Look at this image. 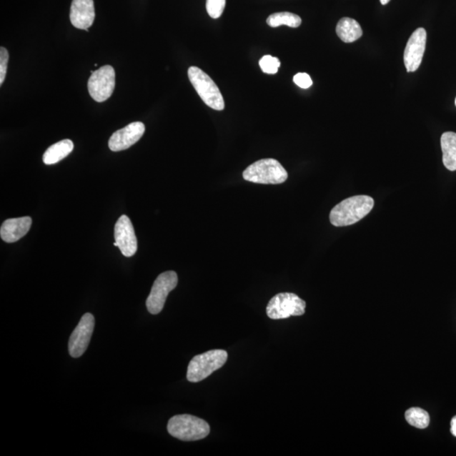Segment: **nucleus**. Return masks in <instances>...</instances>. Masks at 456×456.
<instances>
[{"instance_id": "obj_1", "label": "nucleus", "mask_w": 456, "mask_h": 456, "mask_svg": "<svg viewBox=\"0 0 456 456\" xmlns=\"http://www.w3.org/2000/svg\"><path fill=\"white\" fill-rule=\"evenodd\" d=\"M374 206L373 198L367 195H356L337 204L329 213V221L336 227L355 224L365 218Z\"/></svg>"}, {"instance_id": "obj_2", "label": "nucleus", "mask_w": 456, "mask_h": 456, "mask_svg": "<svg viewBox=\"0 0 456 456\" xmlns=\"http://www.w3.org/2000/svg\"><path fill=\"white\" fill-rule=\"evenodd\" d=\"M167 431L176 439L197 441L206 438L210 434L211 429L202 418L183 414L171 418L167 425Z\"/></svg>"}, {"instance_id": "obj_3", "label": "nucleus", "mask_w": 456, "mask_h": 456, "mask_svg": "<svg viewBox=\"0 0 456 456\" xmlns=\"http://www.w3.org/2000/svg\"><path fill=\"white\" fill-rule=\"evenodd\" d=\"M248 182L262 184H280L287 179V172L277 160L268 158L255 162L244 171Z\"/></svg>"}, {"instance_id": "obj_4", "label": "nucleus", "mask_w": 456, "mask_h": 456, "mask_svg": "<svg viewBox=\"0 0 456 456\" xmlns=\"http://www.w3.org/2000/svg\"><path fill=\"white\" fill-rule=\"evenodd\" d=\"M227 357L224 350L208 351L194 357L188 367L187 380L189 382L197 383L207 379L226 364Z\"/></svg>"}, {"instance_id": "obj_5", "label": "nucleus", "mask_w": 456, "mask_h": 456, "mask_svg": "<svg viewBox=\"0 0 456 456\" xmlns=\"http://www.w3.org/2000/svg\"><path fill=\"white\" fill-rule=\"evenodd\" d=\"M188 76L195 91L204 104L212 109H224L225 101L221 91L207 73L198 67L192 66L189 69Z\"/></svg>"}, {"instance_id": "obj_6", "label": "nucleus", "mask_w": 456, "mask_h": 456, "mask_svg": "<svg viewBox=\"0 0 456 456\" xmlns=\"http://www.w3.org/2000/svg\"><path fill=\"white\" fill-rule=\"evenodd\" d=\"M306 302L294 293L282 292L268 302L267 314L272 319H282L304 314Z\"/></svg>"}, {"instance_id": "obj_7", "label": "nucleus", "mask_w": 456, "mask_h": 456, "mask_svg": "<svg viewBox=\"0 0 456 456\" xmlns=\"http://www.w3.org/2000/svg\"><path fill=\"white\" fill-rule=\"evenodd\" d=\"M178 274L174 272H166L158 276L147 300V309L151 314L161 313L167 296L178 285Z\"/></svg>"}, {"instance_id": "obj_8", "label": "nucleus", "mask_w": 456, "mask_h": 456, "mask_svg": "<svg viewBox=\"0 0 456 456\" xmlns=\"http://www.w3.org/2000/svg\"><path fill=\"white\" fill-rule=\"evenodd\" d=\"M115 88V71L111 65H105L93 71L88 81V91L91 99L102 102L113 95Z\"/></svg>"}, {"instance_id": "obj_9", "label": "nucleus", "mask_w": 456, "mask_h": 456, "mask_svg": "<svg viewBox=\"0 0 456 456\" xmlns=\"http://www.w3.org/2000/svg\"><path fill=\"white\" fill-rule=\"evenodd\" d=\"M95 327V319L90 313L82 316L80 323L78 324L71 334L69 341V352L72 357H80L86 351L91 342L93 330Z\"/></svg>"}, {"instance_id": "obj_10", "label": "nucleus", "mask_w": 456, "mask_h": 456, "mask_svg": "<svg viewBox=\"0 0 456 456\" xmlns=\"http://www.w3.org/2000/svg\"><path fill=\"white\" fill-rule=\"evenodd\" d=\"M426 41L425 28H418L409 39L404 52V64L407 72H415L420 67L425 53Z\"/></svg>"}, {"instance_id": "obj_11", "label": "nucleus", "mask_w": 456, "mask_h": 456, "mask_svg": "<svg viewBox=\"0 0 456 456\" xmlns=\"http://www.w3.org/2000/svg\"><path fill=\"white\" fill-rule=\"evenodd\" d=\"M114 239L121 253L125 257H132L138 249L136 232L127 216L120 217L114 227Z\"/></svg>"}, {"instance_id": "obj_12", "label": "nucleus", "mask_w": 456, "mask_h": 456, "mask_svg": "<svg viewBox=\"0 0 456 456\" xmlns=\"http://www.w3.org/2000/svg\"><path fill=\"white\" fill-rule=\"evenodd\" d=\"M146 132V127L142 122H134L113 134L109 142L111 151L127 150L138 142Z\"/></svg>"}, {"instance_id": "obj_13", "label": "nucleus", "mask_w": 456, "mask_h": 456, "mask_svg": "<svg viewBox=\"0 0 456 456\" xmlns=\"http://www.w3.org/2000/svg\"><path fill=\"white\" fill-rule=\"evenodd\" d=\"M95 16L93 0H73L69 19L74 27L88 31V28L94 22Z\"/></svg>"}, {"instance_id": "obj_14", "label": "nucleus", "mask_w": 456, "mask_h": 456, "mask_svg": "<svg viewBox=\"0 0 456 456\" xmlns=\"http://www.w3.org/2000/svg\"><path fill=\"white\" fill-rule=\"evenodd\" d=\"M32 220L30 217L12 218L4 222L0 228V237L6 243H15L22 239L31 226Z\"/></svg>"}, {"instance_id": "obj_15", "label": "nucleus", "mask_w": 456, "mask_h": 456, "mask_svg": "<svg viewBox=\"0 0 456 456\" xmlns=\"http://www.w3.org/2000/svg\"><path fill=\"white\" fill-rule=\"evenodd\" d=\"M337 34L344 43L351 44L360 39L362 29L355 19L343 17L337 26Z\"/></svg>"}, {"instance_id": "obj_16", "label": "nucleus", "mask_w": 456, "mask_h": 456, "mask_svg": "<svg viewBox=\"0 0 456 456\" xmlns=\"http://www.w3.org/2000/svg\"><path fill=\"white\" fill-rule=\"evenodd\" d=\"M74 144L71 139H63L48 148L44 154V162L46 165H53L64 159L71 154Z\"/></svg>"}, {"instance_id": "obj_17", "label": "nucleus", "mask_w": 456, "mask_h": 456, "mask_svg": "<svg viewBox=\"0 0 456 456\" xmlns=\"http://www.w3.org/2000/svg\"><path fill=\"white\" fill-rule=\"evenodd\" d=\"M443 162L446 169L456 170V133L445 132L441 137Z\"/></svg>"}, {"instance_id": "obj_18", "label": "nucleus", "mask_w": 456, "mask_h": 456, "mask_svg": "<svg viewBox=\"0 0 456 456\" xmlns=\"http://www.w3.org/2000/svg\"><path fill=\"white\" fill-rule=\"evenodd\" d=\"M267 24L271 27L287 26L292 28L299 27L302 24V19L290 12H279L272 14L267 18Z\"/></svg>"}, {"instance_id": "obj_19", "label": "nucleus", "mask_w": 456, "mask_h": 456, "mask_svg": "<svg viewBox=\"0 0 456 456\" xmlns=\"http://www.w3.org/2000/svg\"><path fill=\"white\" fill-rule=\"evenodd\" d=\"M409 425L417 429H426L430 425V417L429 413L420 407H412L405 414Z\"/></svg>"}, {"instance_id": "obj_20", "label": "nucleus", "mask_w": 456, "mask_h": 456, "mask_svg": "<svg viewBox=\"0 0 456 456\" xmlns=\"http://www.w3.org/2000/svg\"><path fill=\"white\" fill-rule=\"evenodd\" d=\"M259 66L264 73L274 74L277 73L281 66V62L280 60L272 55H264L259 60Z\"/></svg>"}, {"instance_id": "obj_21", "label": "nucleus", "mask_w": 456, "mask_h": 456, "mask_svg": "<svg viewBox=\"0 0 456 456\" xmlns=\"http://www.w3.org/2000/svg\"><path fill=\"white\" fill-rule=\"evenodd\" d=\"M226 6V0H207V11L213 19L222 16Z\"/></svg>"}, {"instance_id": "obj_22", "label": "nucleus", "mask_w": 456, "mask_h": 456, "mask_svg": "<svg viewBox=\"0 0 456 456\" xmlns=\"http://www.w3.org/2000/svg\"><path fill=\"white\" fill-rule=\"evenodd\" d=\"M9 53L6 48H0V85L4 81L7 73Z\"/></svg>"}, {"instance_id": "obj_23", "label": "nucleus", "mask_w": 456, "mask_h": 456, "mask_svg": "<svg viewBox=\"0 0 456 456\" xmlns=\"http://www.w3.org/2000/svg\"><path fill=\"white\" fill-rule=\"evenodd\" d=\"M293 81H294L297 86L302 88V89H308V88L313 85L312 79L309 74L306 73L297 74L296 76L293 77Z\"/></svg>"}, {"instance_id": "obj_24", "label": "nucleus", "mask_w": 456, "mask_h": 456, "mask_svg": "<svg viewBox=\"0 0 456 456\" xmlns=\"http://www.w3.org/2000/svg\"><path fill=\"white\" fill-rule=\"evenodd\" d=\"M451 432L452 435L456 437V416L452 418L451 420Z\"/></svg>"}, {"instance_id": "obj_25", "label": "nucleus", "mask_w": 456, "mask_h": 456, "mask_svg": "<svg viewBox=\"0 0 456 456\" xmlns=\"http://www.w3.org/2000/svg\"><path fill=\"white\" fill-rule=\"evenodd\" d=\"M390 1V0H380V3L382 4L383 6H385V4H387Z\"/></svg>"}, {"instance_id": "obj_26", "label": "nucleus", "mask_w": 456, "mask_h": 456, "mask_svg": "<svg viewBox=\"0 0 456 456\" xmlns=\"http://www.w3.org/2000/svg\"><path fill=\"white\" fill-rule=\"evenodd\" d=\"M114 245L116 246V247H118V244L116 243V242H114Z\"/></svg>"}, {"instance_id": "obj_27", "label": "nucleus", "mask_w": 456, "mask_h": 456, "mask_svg": "<svg viewBox=\"0 0 456 456\" xmlns=\"http://www.w3.org/2000/svg\"><path fill=\"white\" fill-rule=\"evenodd\" d=\"M455 106H456V99H455Z\"/></svg>"}]
</instances>
